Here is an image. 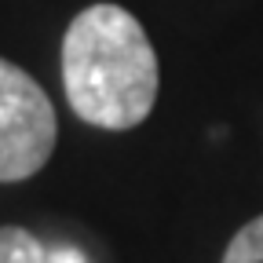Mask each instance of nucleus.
Instances as JSON below:
<instances>
[{"instance_id":"obj_1","label":"nucleus","mask_w":263,"mask_h":263,"mask_svg":"<svg viewBox=\"0 0 263 263\" xmlns=\"http://www.w3.org/2000/svg\"><path fill=\"white\" fill-rule=\"evenodd\" d=\"M157 88V51L132 11L103 0L73 15L62 33V91L84 124L136 128L150 117Z\"/></svg>"},{"instance_id":"obj_2","label":"nucleus","mask_w":263,"mask_h":263,"mask_svg":"<svg viewBox=\"0 0 263 263\" xmlns=\"http://www.w3.org/2000/svg\"><path fill=\"white\" fill-rule=\"evenodd\" d=\"M59 139V121L48 91L22 66L0 59V183L37 176Z\"/></svg>"},{"instance_id":"obj_3","label":"nucleus","mask_w":263,"mask_h":263,"mask_svg":"<svg viewBox=\"0 0 263 263\" xmlns=\"http://www.w3.org/2000/svg\"><path fill=\"white\" fill-rule=\"evenodd\" d=\"M0 263H51V256L26 227H0Z\"/></svg>"},{"instance_id":"obj_4","label":"nucleus","mask_w":263,"mask_h":263,"mask_svg":"<svg viewBox=\"0 0 263 263\" xmlns=\"http://www.w3.org/2000/svg\"><path fill=\"white\" fill-rule=\"evenodd\" d=\"M219 263H263V216L249 219L234 238Z\"/></svg>"}]
</instances>
